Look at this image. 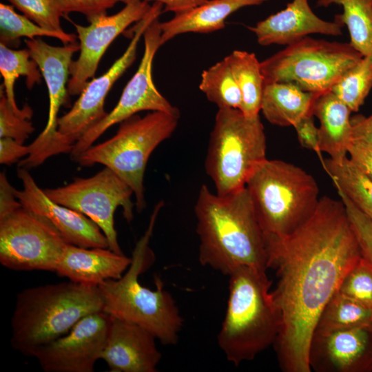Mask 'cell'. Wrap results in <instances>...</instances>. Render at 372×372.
Masks as SVG:
<instances>
[{
  "label": "cell",
  "mask_w": 372,
  "mask_h": 372,
  "mask_svg": "<svg viewBox=\"0 0 372 372\" xmlns=\"http://www.w3.org/2000/svg\"><path fill=\"white\" fill-rule=\"evenodd\" d=\"M351 110L331 90L316 99L313 115L320 121L319 147L330 158L340 161L345 158L353 143Z\"/></svg>",
  "instance_id": "603a6c76"
},
{
  "label": "cell",
  "mask_w": 372,
  "mask_h": 372,
  "mask_svg": "<svg viewBox=\"0 0 372 372\" xmlns=\"http://www.w3.org/2000/svg\"><path fill=\"white\" fill-rule=\"evenodd\" d=\"M228 276L227 309L217 342L227 360L238 366L275 343L282 316L265 270L242 266Z\"/></svg>",
  "instance_id": "277c9868"
},
{
  "label": "cell",
  "mask_w": 372,
  "mask_h": 372,
  "mask_svg": "<svg viewBox=\"0 0 372 372\" xmlns=\"http://www.w3.org/2000/svg\"><path fill=\"white\" fill-rule=\"evenodd\" d=\"M125 6L112 15L99 14L87 19L89 25L73 23L80 43L78 59L70 66L68 95H79L93 79L99 61L114 40L134 23L143 19L151 5L145 0H125Z\"/></svg>",
  "instance_id": "9a60e30c"
},
{
  "label": "cell",
  "mask_w": 372,
  "mask_h": 372,
  "mask_svg": "<svg viewBox=\"0 0 372 372\" xmlns=\"http://www.w3.org/2000/svg\"><path fill=\"white\" fill-rule=\"evenodd\" d=\"M49 37L59 39L64 44L76 43L74 34L51 31L39 25L25 15L17 13L10 5L0 3V43L17 48L21 37Z\"/></svg>",
  "instance_id": "4dcf8cb0"
},
{
  "label": "cell",
  "mask_w": 372,
  "mask_h": 372,
  "mask_svg": "<svg viewBox=\"0 0 372 372\" xmlns=\"http://www.w3.org/2000/svg\"><path fill=\"white\" fill-rule=\"evenodd\" d=\"M159 18L154 20L143 34L144 52L138 68L125 85L114 109L100 122L90 128L74 145L71 158H77L110 127L141 111L164 112L180 114L156 89L152 78V65L155 54L163 45Z\"/></svg>",
  "instance_id": "4fadbf2b"
},
{
  "label": "cell",
  "mask_w": 372,
  "mask_h": 372,
  "mask_svg": "<svg viewBox=\"0 0 372 372\" xmlns=\"http://www.w3.org/2000/svg\"><path fill=\"white\" fill-rule=\"evenodd\" d=\"M156 340L144 327L112 317L101 360L112 372H156L162 355Z\"/></svg>",
  "instance_id": "d6986e66"
},
{
  "label": "cell",
  "mask_w": 372,
  "mask_h": 372,
  "mask_svg": "<svg viewBox=\"0 0 372 372\" xmlns=\"http://www.w3.org/2000/svg\"><path fill=\"white\" fill-rule=\"evenodd\" d=\"M132 258L108 248H85L68 244L55 272L70 281L98 286L110 279L120 278Z\"/></svg>",
  "instance_id": "44dd1931"
},
{
  "label": "cell",
  "mask_w": 372,
  "mask_h": 372,
  "mask_svg": "<svg viewBox=\"0 0 372 372\" xmlns=\"http://www.w3.org/2000/svg\"><path fill=\"white\" fill-rule=\"evenodd\" d=\"M321 164L338 192L372 216V180L346 156L340 161L322 158Z\"/></svg>",
  "instance_id": "d4e9b609"
},
{
  "label": "cell",
  "mask_w": 372,
  "mask_h": 372,
  "mask_svg": "<svg viewBox=\"0 0 372 372\" xmlns=\"http://www.w3.org/2000/svg\"><path fill=\"white\" fill-rule=\"evenodd\" d=\"M194 213L201 265L226 276L242 266L267 271V240L246 187L220 196L203 185Z\"/></svg>",
  "instance_id": "7a4b0ae2"
},
{
  "label": "cell",
  "mask_w": 372,
  "mask_h": 372,
  "mask_svg": "<svg viewBox=\"0 0 372 372\" xmlns=\"http://www.w3.org/2000/svg\"><path fill=\"white\" fill-rule=\"evenodd\" d=\"M343 25L336 21H327L312 11L308 0H293L278 12L248 28L263 46L272 44L289 45L310 34L331 36L342 34Z\"/></svg>",
  "instance_id": "ffe728a7"
},
{
  "label": "cell",
  "mask_w": 372,
  "mask_h": 372,
  "mask_svg": "<svg viewBox=\"0 0 372 372\" xmlns=\"http://www.w3.org/2000/svg\"><path fill=\"white\" fill-rule=\"evenodd\" d=\"M163 12V5L154 2L145 17L131 29V41L123 54L105 73L90 81L71 109L58 118L52 156L70 154L75 143L107 116L104 103L109 91L136 59L139 40L147 28Z\"/></svg>",
  "instance_id": "30bf717a"
},
{
  "label": "cell",
  "mask_w": 372,
  "mask_h": 372,
  "mask_svg": "<svg viewBox=\"0 0 372 372\" xmlns=\"http://www.w3.org/2000/svg\"><path fill=\"white\" fill-rule=\"evenodd\" d=\"M33 110L28 104L16 112L9 104L5 92L0 93V138H10L23 144L34 128L30 119Z\"/></svg>",
  "instance_id": "d6a6232c"
},
{
  "label": "cell",
  "mask_w": 372,
  "mask_h": 372,
  "mask_svg": "<svg viewBox=\"0 0 372 372\" xmlns=\"http://www.w3.org/2000/svg\"><path fill=\"white\" fill-rule=\"evenodd\" d=\"M320 94L304 91L291 83H265L260 111L273 125L293 127L302 118L313 115Z\"/></svg>",
  "instance_id": "cb8c5ba5"
},
{
  "label": "cell",
  "mask_w": 372,
  "mask_h": 372,
  "mask_svg": "<svg viewBox=\"0 0 372 372\" xmlns=\"http://www.w3.org/2000/svg\"><path fill=\"white\" fill-rule=\"evenodd\" d=\"M17 176L23 188H14V194L21 205L47 218L67 243L85 248H108L105 236L94 221L52 200L38 186L28 169L18 167Z\"/></svg>",
  "instance_id": "ac0fdd59"
},
{
  "label": "cell",
  "mask_w": 372,
  "mask_h": 372,
  "mask_svg": "<svg viewBox=\"0 0 372 372\" xmlns=\"http://www.w3.org/2000/svg\"><path fill=\"white\" fill-rule=\"evenodd\" d=\"M123 0H59L64 14L75 12L84 14L87 19L106 14L107 10Z\"/></svg>",
  "instance_id": "8d00e7d4"
},
{
  "label": "cell",
  "mask_w": 372,
  "mask_h": 372,
  "mask_svg": "<svg viewBox=\"0 0 372 372\" xmlns=\"http://www.w3.org/2000/svg\"><path fill=\"white\" fill-rule=\"evenodd\" d=\"M348 154L353 164L372 180V145L362 141H353Z\"/></svg>",
  "instance_id": "f35d334b"
},
{
  "label": "cell",
  "mask_w": 372,
  "mask_h": 372,
  "mask_svg": "<svg viewBox=\"0 0 372 372\" xmlns=\"http://www.w3.org/2000/svg\"><path fill=\"white\" fill-rule=\"evenodd\" d=\"M363 55L350 43L305 37L260 62L265 83H291L304 91L322 94Z\"/></svg>",
  "instance_id": "9c48e42d"
},
{
  "label": "cell",
  "mask_w": 372,
  "mask_h": 372,
  "mask_svg": "<svg viewBox=\"0 0 372 372\" xmlns=\"http://www.w3.org/2000/svg\"><path fill=\"white\" fill-rule=\"evenodd\" d=\"M266 136L260 116L234 108L218 109L210 134L205 168L216 194L225 196L245 187L266 158Z\"/></svg>",
  "instance_id": "ba28073f"
},
{
  "label": "cell",
  "mask_w": 372,
  "mask_h": 372,
  "mask_svg": "<svg viewBox=\"0 0 372 372\" xmlns=\"http://www.w3.org/2000/svg\"><path fill=\"white\" fill-rule=\"evenodd\" d=\"M30 148L10 138L0 139V163L10 165L19 161L22 157L28 156Z\"/></svg>",
  "instance_id": "ab89813d"
},
{
  "label": "cell",
  "mask_w": 372,
  "mask_h": 372,
  "mask_svg": "<svg viewBox=\"0 0 372 372\" xmlns=\"http://www.w3.org/2000/svg\"><path fill=\"white\" fill-rule=\"evenodd\" d=\"M103 311L98 286L72 281L26 288L18 293L11 319L10 344L32 356L64 335L83 318Z\"/></svg>",
  "instance_id": "5b68a950"
},
{
  "label": "cell",
  "mask_w": 372,
  "mask_h": 372,
  "mask_svg": "<svg viewBox=\"0 0 372 372\" xmlns=\"http://www.w3.org/2000/svg\"><path fill=\"white\" fill-rule=\"evenodd\" d=\"M180 114L151 112L120 123L110 138L92 145L76 161L81 166L102 164L112 170L134 192L136 210L145 206L143 180L150 155L175 131Z\"/></svg>",
  "instance_id": "52a82bcc"
},
{
  "label": "cell",
  "mask_w": 372,
  "mask_h": 372,
  "mask_svg": "<svg viewBox=\"0 0 372 372\" xmlns=\"http://www.w3.org/2000/svg\"><path fill=\"white\" fill-rule=\"evenodd\" d=\"M43 190L52 200L94 221L105 236L108 249L123 254L114 227V213L120 206L125 220H132L134 192L112 170L105 167L92 176L76 178L65 186Z\"/></svg>",
  "instance_id": "8fae6325"
},
{
  "label": "cell",
  "mask_w": 372,
  "mask_h": 372,
  "mask_svg": "<svg viewBox=\"0 0 372 372\" xmlns=\"http://www.w3.org/2000/svg\"><path fill=\"white\" fill-rule=\"evenodd\" d=\"M225 58L241 92L240 110L247 116L258 115L265 86L260 62L255 54L242 50H234Z\"/></svg>",
  "instance_id": "484cf974"
},
{
  "label": "cell",
  "mask_w": 372,
  "mask_h": 372,
  "mask_svg": "<svg viewBox=\"0 0 372 372\" xmlns=\"http://www.w3.org/2000/svg\"><path fill=\"white\" fill-rule=\"evenodd\" d=\"M0 72L3 79L2 87L9 104L20 113L14 96V83L20 76H25L26 86L31 90L41 81L42 74L37 63L31 58L28 49L12 50L0 43Z\"/></svg>",
  "instance_id": "83f0119b"
},
{
  "label": "cell",
  "mask_w": 372,
  "mask_h": 372,
  "mask_svg": "<svg viewBox=\"0 0 372 372\" xmlns=\"http://www.w3.org/2000/svg\"><path fill=\"white\" fill-rule=\"evenodd\" d=\"M309 363L316 372L372 371V325L314 331Z\"/></svg>",
  "instance_id": "e0dca14e"
},
{
  "label": "cell",
  "mask_w": 372,
  "mask_h": 372,
  "mask_svg": "<svg viewBox=\"0 0 372 372\" xmlns=\"http://www.w3.org/2000/svg\"><path fill=\"white\" fill-rule=\"evenodd\" d=\"M272 291L282 316L274 343L285 372H310L309 349L320 314L362 257L342 201L324 196L312 215L283 237H266Z\"/></svg>",
  "instance_id": "6da1fadb"
},
{
  "label": "cell",
  "mask_w": 372,
  "mask_h": 372,
  "mask_svg": "<svg viewBox=\"0 0 372 372\" xmlns=\"http://www.w3.org/2000/svg\"><path fill=\"white\" fill-rule=\"evenodd\" d=\"M353 141H358L372 145V113L369 116L361 114L351 118Z\"/></svg>",
  "instance_id": "b9f144b4"
},
{
  "label": "cell",
  "mask_w": 372,
  "mask_h": 372,
  "mask_svg": "<svg viewBox=\"0 0 372 372\" xmlns=\"http://www.w3.org/2000/svg\"><path fill=\"white\" fill-rule=\"evenodd\" d=\"M267 1L207 0L187 11L174 14L169 21L161 22L162 44L184 33H210L220 30L225 28L226 19L238 10Z\"/></svg>",
  "instance_id": "7402d4cb"
},
{
  "label": "cell",
  "mask_w": 372,
  "mask_h": 372,
  "mask_svg": "<svg viewBox=\"0 0 372 372\" xmlns=\"http://www.w3.org/2000/svg\"><path fill=\"white\" fill-rule=\"evenodd\" d=\"M125 0H123L124 2ZM159 2L164 6L163 12H172L176 14L187 11L198 6L207 0H145Z\"/></svg>",
  "instance_id": "7bdbcfd3"
},
{
  "label": "cell",
  "mask_w": 372,
  "mask_h": 372,
  "mask_svg": "<svg viewBox=\"0 0 372 372\" xmlns=\"http://www.w3.org/2000/svg\"><path fill=\"white\" fill-rule=\"evenodd\" d=\"M25 43L45 81L50 102L47 124L28 145V156L21 161V165L29 169L40 165L50 158V150L56 134L57 114L68 94L66 84L69 81L72 58L74 52L80 50V46L76 42L53 46L41 39H25Z\"/></svg>",
  "instance_id": "5bb4252c"
},
{
  "label": "cell",
  "mask_w": 372,
  "mask_h": 372,
  "mask_svg": "<svg viewBox=\"0 0 372 372\" xmlns=\"http://www.w3.org/2000/svg\"><path fill=\"white\" fill-rule=\"evenodd\" d=\"M7 1L42 28L54 32H64L60 21L61 17L64 15L59 0Z\"/></svg>",
  "instance_id": "e575fe53"
},
{
  "label": "cell",
  "mask_w": 372,
  "mask_h": 372,
  "mask_svg": "<svg viewBox=\"0 0 372 372\" xmlns=\"http://www.w3.org/2000/svg\"><path fill=\"white\" fill-rule=\"evenodd\" d=\"M199 88L218 109L241 107V92L225 57L203 70Z\"/></svg>",
  "instance_id": "f546056e"
},
{
  "label": "cell",
  "mask_w": 372,
  "mask_h": 372,
  "mask_svg": "<svg viewBox=\"0 0 372 372\" xmlns=\"http://www.w3.org/2000/svg\"><path fill=\"white\" fill-rule=\"evenodd\" d=\"M313 115L298 121L293 127L302 147L314 151L321 161L323 158L319 147L318 128L316 126Z\"/></svg>",
  "instance_id": "74e56055"
},
{
  "label": "cell",
  "mask_w": 372,
  "mask_h": 372,
  "mask_svg": "<svg viewBox=\"0 0 372 372\" xmlns=\"http://www.w3.org/2000/svg\"><path fill=\"white\" fill-rule=\"evenodd\" d=\"M342 6L335 21L347 25L350 44L363 56L372 53V0H318V6Z\"/></svg>",
  "instance_id": "4316f807"
},
{
  "label": "cell",
  "mask_w": 372,
  "mask_h": 372,
  "mask_svg": "<svg viewBox=\"0 0 372 372\" xmlns=\"http://www.w3.org/2000/svg\"><path fill=\"white\" fill-rule=\"evenodd\" d=\"M372 325V308L337 291L321 311L314 331Z\"/></svg>",
  "instance_id": "f1b7e54d"
},
{
  "label": "cell",
  "mask_w": 372,
  "mask_h": 372,
  "mask_svg": "<svg viewBox=\"0 0 372 372\" xmlns=\"http://www.w3.org/2000/svg\"><path fill=\"white\" fill-rule=\"evenodd\" d=\"M111 320L104 311L91 313L64 335L37 349L32 356L45 372H93L101 360Z\"/></svg>",
  "instance_id": "2e32d148"
},
{
  "label": "cell",
  "mask_w": 372,
  "mask_h": 372,
  "mask_svg": "<svg viewBox=\"0 0 372 372\" xmlns=\"http://www.w3.org/2000/svg\"><path fill=\"white\" fill-rule=\"evenodd\" d=\"M338 291L372 308V266L362 256L346 273Z\"/></svg>",
  "instance_id": "836d02e7"
},
{
  "label": "cell",
  "mask_w": 372,
  "mask_h": 372,
  "mask_svg": "<svg viewBox=\"0 0 372 372\" xmlns=\"http://www.w3.org/2000/svg\"><path fill=\"white\" fill-rule=\"evenodd\" d=\"M164 205L154 206L148 227L136 242L132 262L118 279L105 280L98 285L103 302V311L110 316L137 324L152 333L163 344L178 342L184 319L162 280L155 276V289L143 286L138 277L153 263L154 255L149 247L155 223Z\"/></svg>",
  "instance_id": "3957f363"
},
{
  "label": "cell",
  "mask_w": 372,
  "mask_h": 372,
  "mask_svg": "<svg viewBox=\"0 0 372 372\" xmlns=\"http://www.w3.org/2000/svg\"><path fill=\"white\" fill-rule=\"evenodd\" d=\"M372 87V53L363 57L351 68L332 87L335 94L351 112L363 105Z\"/></svg>",
  "instance_id": "1f68e13d"
},
{
  "label": "cell",
  "mask_w": 372,
  "mask_h": 372,
  "mask_svg": "<svg viewBox=\"0 0 372 372\" xmlns=\"http://www.w3.org/2000/svg\"><path fill=\"white\" fill-rule=\"evenodd\" d=\"M338 193L357 237L362 256L372 266V216L361 211L342 193Z\"/></svg>",
  "instance_id": "d590c367"
},
{
  "label": "cell",
  "mask_w": 372,
  "mask_h": 372,
  "mask_svg": "<svg viewBox=\"0 0 372 372\" xmlns=\"http://www.w3.org/2000/svg\"><path fill=\"white\" fill-rule=\"evenodd\" d=\"M265 237H283L302 225L319 203L315 178L302 168L280 160L265 159L246 185Z\"/></svg>",
  "instance_id": "8992f818"
},
{
  "label": "cell",
  "mask_w": 372,
  "mask_h": 372,
  "mask_svg": "<svg viewBox=\"0 0 372 372\" xmlns=\"http://www.w3.org/2000/svg\"><path fill=\"white\" fill-rule=\"evenodd\" d=\"M14 194V188L9 183L5 172L0 174V218L21 207Z\"/></svg>",
  "instance_id": "60d3db41"
},
{
  "label": "cell",
  "mask_w": 372,
  "mask_h": 372,
  "mask_svg": "<svg viewBox=\"0 0 372 372\" xmlns=\"http://www.w3.org/2000/svg\"><path fill=\"white\" fill-rule=\"evenodd\" d=\"M68 244L47 218L23 206L0 218V262L8 269L55 271Z\"/></svg>",
  "instance_id": "7c38bea8"
}]
</instances>
